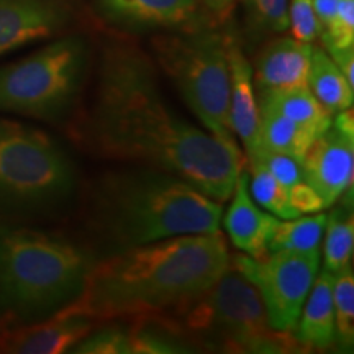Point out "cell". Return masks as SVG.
Segmentation results:
<instances>
[{"instance_id": "cell-1", "label": "cell", "mask_w": 354, "mask_h": 354, "mask_svg": "<svg viewBox=\"0 0 354 354\" xmlns=\"http://www.w3.org/2000/svg\"><path fill=\"white\" fill-rule=\"evenodd\" d=\"M91 135L107 156L169 172L221 203L245 165L241 151L167 105L151 59L127 43L109 44L102 55Z\"/></svg>"}, {"instance_id": "cell-2", "label": "cell", "mask_w": 354, "mask_h": 354, "mask_svg": "<svg viewBox=\"0 0 354 354\" xmlns=\"http://www.w3.org/2000/svg\"><path fill=\"white\" fill-rule=\"evenodd\" d=\"M230 266L220 230L180 234L95 261L76 304L94 320L154 315L201 297Z\"/></svg>"}, {"instance_id": "cell-3", "label": "cell", "mask_w": 354, "mask_h": 354, "mask_svg": "<svg viewBox=\"0 0 354 354\" xmlns=\"http://www.w3.org/2000/svg\"><path fill=\"white\" fill-rule=\"evenodd\" d=\"M221 215L223 203L151 167L110 172L94 190L95 221L118 251L180 234L218 232Z\"/></svg>"}, {"instance_id": "cell-4", "label": "cell", "mask_w": 354, "mask_h": 354, "mask_svg": "<svg viewBox=\"0 0 354 354\" xmlns=\"http://www.w3.org/2000/svg\"><path fill=\"white\" fill-rule=\"evenodd\" d=\"M95 261L68 238L0 223V313L26 326L69 307Z\"/></svg>"}, {"instance_id": "cell-5", "label": "cell", "mask_w": 354, "mask_h": 354, "mask_svg": "<svg viewBox=\"0 0 354 354\" xmlns=\"http://www.w3.org/2000/svg\"><path fill=\"white\" fill-rule=\"evenodd\" d=\"M76 184L73 159L48 133L0 117V216L59 209Z\"/></svg>"}, {"instance_id": "cell-6", "label": "cell", "mask_w": 354, "mask_h": 354, "mask_svg": "<svg viewBox=\"0 0 354 354\" xmlns=\"http://www.w3.org/2000/svg\"><path fill=\"white\" fill-rule=\"evenodd\" d=\"M184 330L209 346L232 353H294V335L271 326L256 287L233 266L201 297L177 308Z\"/></svg>"}, {"instance_id": "cell-7", "label": "cell", "mask_w": 354, "mask_h": 354, "mask_svg": "<svg viewBox=\"0 0 354 354\" xmlns=\"http://www.w3.org/2000/svg\"><path fill=\"white\" fill-rule=\"evenodd\" d=\"M153 51L185 105L203 128L233 151H241L230 125V68L225 35L190 30L158 35Z\"/></svg>"}, {"instance_id": "cell-8", "label": "cell", "mask_w": 354, "mask_h": 354, "mask_svg": "<svg viewBox=\"0 0 354 354\" xmlns=\"http://www.w3.org/2000/svg\"><path fill=\"white\" fill-rule=\"evenodd\" d=\"M88 63L81 37L56 39L0 68V112L59 122L76 104Z\"/></svg>"}, {"instance_id": "cell-9", "label": "cell", "mask_w": 354, "mask_h": 354, "mask_svg": "<svg viewBox=\"0 0 354 354\" xmlns=\"http://www.w3.org/2000/svg\"><path fill=\"white\" fill-rule=\"evenodd\" d=\"M320 261L322 251H272L259 258L238 254L232 266L256 287L272 328L294 335Z\"/></svg>"}, {"instance_id": "cell-10", "label": "cell", "mask_w": 354, "mask_h": 354, "mask_svg": "<svg viewBox=\"0 0 354 354\" xmlns=\"http://www.w3.org/2000/svg\"><path fill=\"white\" fill-rule=\"evenodd\" d=\"M300 166L304 180L322 197L325 207L335 205L353 185L354 133L331 122L310 145Z\"/></svg>"}, {"instance_id": "cell-11", "label": "cell", "mask_w": 354, "mask_h": 354, "mask_svg": "<svg viewBox=\"0 0 354 354\" xmlns=\"http://www.w3.org/2000/svg\"><path fill=\"white\" fill-rule=\"evenodd\" d=\"M66 20L59 0H0V56L51 37Z\"/></svg>"}, {"instance_id": "cell-12", "label": "cell", "mask_w": 354, "mask_h": 354, "mask_svg": "<svg viewBox=\"0 0 354 354\" xmlns=\"http://www.w3.org/2000/svg\"><path fill=\"white\" fill-rule=\"evenodd\" d=\"M94 322L74 302L46 320L20 326L8 338L6 349L20 354L68 353L91 333Z\"/></svg>"}, {"instance_id": "cell-13", "label": "cell", "mask_w": 354, "mask_h": 354, "mask_svg": "<svg viewBox=\"0 0 354 354\" xmlns=\"http://www.w3.org/2000/svg\"><path fill=\"white\" fill-rule=\"evenodd\" d=\"M230 68V125L241 140L246 158L259 149V105L256 99L253 66L243 55L240 44L225 35Z\"/></svg>"}, {"instance_id": "cell-14", "label": "cell", "mask_w": 354, "mask_h": 354, "mask_svg": "<svg viewBox=\"0 0 354 354\" xmlns=\"http://www.w3.org/2000/svg\"><path fill=\"white\" fill-rule=\"evenodd\" d=\"M232 202L223 216V227L238 250L253 258L268 253V245L279 218L261 210L248 190V172L241 169L234 184Z\"/></svg>"}, {"instance_id": "cell-15", "label": "cell", "mask_w": 354, "mask_h": 354, "mask_svg": "<svg viewBox=\"0 0 354 354\" xmlns=\"http://www.w3.org/2000/svg\"><path fill=\"white\" fill-rule=\"evenodd\" d=\"M313 44L294 37L274 39L261 51L253 69L254 87L263 91L308 87Z\"/></svg>"}, {"instance_id": "cell-16", "label": "cell", "mask_w": 354, "mask_h": 354, "mask_svg": "<svg viewBox=\"0 0 354 354\" xmlns=\"http://www.w3.org/2000/svg\"><path fill=\"white\" fill-rule=\"evenodd\" d=\"M110 21L146 28H179L192 24L198 0H97Z\"/></svg>"}, {"instance_id": "cell-17", "label": "cell", "mask_w": 354, "mask_h": 354, "mask_svg": "<svg viewBox=\"0 0 354 354\" xmlns=\"http://www.w3.org/2000/svg\"><path fill=\"white\" fill-rule=\"evenodd\" d=\"M295 339L305 349L325 351L335 343L333 276L322 271L317 274L300 312Z\"/></svg>"}, {"instance_id": "cell-18", "label": "cell", "mask_w": 354, "mask_h": 354, "mask_svg": "<svg viewBox=\"0 0 354 354\" xmlns=\"http://www.w3.org/2000/svg\"><path fill=\"white\" fill-rule=\"evenodd\" d=\"M258 105L276 110L297 125L315 133L317 136L322 135L333 120V115L315 99L308 87L263 91L259 92Z\"/></svg>"}, {"instance_id": "cell-19", "label": "cell", "mask_w": 354, "mask_h": 354, "mask_svg": "<svg viewBox=\"0 0 354 354\" xmlns=\"http://www.w3.org/2000/svg\"><path fill=\"white\" fill-rule=\"evenodd\" d=\"M307 86L331 115L353 107L354 87L322 48L313 46Z\"/></svg>"}, {"instance_id": "cell-20", "label": "cell", "mask_w": 354, "mask_h": 354, "mask_svg": "<svg viewBox=\"0 0 354 354\" xmlns=\"http://www.w3.org/2000/svg\"><path fill=\"white\" fill-rule=\"evenodd\" d=\"M315 133L302 128L276 110L259 105V148L286 154L302 162Z\"/></svg>"}, {"instance_id": "cell-21", "label": "cell", "mask_w": 354, "mask_h": 354, "mask_svg": "<svg viewBox=\"0 0 354 354\" xmlns=\"http://www.w3.org/2000/svg\"><path fill=\"white\" fill-rule=\"evenodd\" d=\"M326 215L323 212L310 215H300L297 218L281 220L268 245V253L272 251H297V253H312L322 251L320 243L325 233Z\"/></svg>"}, {"instance_id": "cell-22", "label": "cell", "mask_w": 354, "mask_h": 354, "mask_svg": "<svg viewBox=\"0 0 354 354\" xmlns=\"http://www.w3.org/2000/svg\"><path fill=\"white\" fill-rule=\"evenodd\" d=\"M354 251V218L346 207L326 215L323 233V271L331 276L351 266Z\"/></svg>"}, {"instance_id": "cell-23", "label": "cell", "mask_w": 354, "mask_h": 354, "mask_svg": "<svg viewBox=\"0 0 354 354\" xmlns=\"http://www.w3.org/2000/svg\"><path fill=\"white\" fill-rule=\"evenodd\" d=\"M248 190L261 209L281 220L297 218V212L292 209L289 190L258 162H248Z\"/></svg>"}, {"instance_id": "cell-24", "label": "cell", "mask_w": 354, "mask_h": 354, "mask_svg": "<svg viewBox=\"0 0 354 354\" xmlns=\"http://www.w3.org/2000/svg\"><path fill=\"white\" fill-rule=\"evenodd\" d=\"M335 343L342 353H351L354 346V274L353 268L333 276Z\"/></svg>"}, {"instance_id": "cell-25", "label": "cell", "mask_w": 354, "mask_h": 354, "mask_svg": "<svg viewBox=\"0 0 354 354\" xmlns=\"http://www.w3.org/2000/svg\"><path fill=\"white\" fill-rule=\"evenodd\" d=\"M131 354H161V353H189L185 344L177 339L174 330L154 328L151 325H136L130 330Z\"/></svg>"}, {"instance_id": "cell-26", "label": "cell", "mask_w": 354, "mask_h": 354, "mask_svg": "<svg viewBox=\"0 0 354 354\" xmlns=\"http://www.w3.org/2000/svg\"><path fill=\"white\" fill-rule=\"evenodd\" d=\"M246 7L256 30L272 33L289 30V0H246Z\"/></svg>"}, {"instance_id": "cell-27", "label": "cell", "mask_w": 354, "mask_h": 354, "mask_svg": "<svg viewBox=\"0 0 354 354\" xmlns=\"http://www.w3.org/2000/svg\"><path fill=\"white\" fill-rule=\"evenodd\" d=\"M76 354H131L130 331L123 328L99 330L97 333H88L76 346L71 349Z\"/></svg>"}, {"instance_id": "cell-28", "label": "cell", "mask_w": 354, "mask_h": 354, "mask_svg": "<svg viewBox=\"0 0 354 354\" xmlns=\"http://www.w3.org/2000/svg\"><path fill=\"white\" fill-rule=\"evenodd\" d=\"M318 37L325 50L354 46V0H339L333 19Z\"/></svg>"}, {"instance_id": "cell-29", "label": "cell", "mask_w": 354, "mask_h": 354, "mask_svg": "<svg viewBox=\"0 0 354 354\" xmlns=\"http://www.w3.org/2000/svg\"><path fill=\"white\" fill-rule=\"evenodd\" d=\"M248 162H258V165L266 167L287 190L299 184L300 180H304L300 162L297 159L286 156V154L272 153L259 148L253 156L248 158Z\"/></svg>"}, {"instance_id": "cell-30", "label": "cell", "mask_w": 354, "mask_h": 354, "mask_svg": "<svg viewBox=\"0 0 354 354\" xmlns=\"http://www.w3.org/2000/svg\"><path fill=\"white\" fill-rule=\"evenodd\" d=\"M289 21L292 37L295 39L313 43L318 38L313 0H289Z\"/></svg>"}, {"instance_id": "cell-31", "label": "cell", "mask_w": 354, "mask_h": 354, "mask_svg": "<svg viewBox=\"0 0 354 354\" xmlns=\"http://www.w3.org/2000/svg\"><path fill=\"white\" fill-rule=\"evenodd\" d=\"M289 201L292 209L297 212L299 216L317 214V212L326 209L322 197L305 180H300L299 184L289 189Z\"/></svg>"}, {"instance_id": "cell-32", "label": "cell", "mask_w": 354, "mask_h": 354, "mask_svg": "<svg viewBox=\"0 0 354 354\" xmlns=\"http://www.w3.org/2000/svg\"><path fill=\"white\" fill-rule=\"evenodd\" d=\"M328 53L333 63L338 66L346 81L354 87V46L351 48H330Z\"/></svg>"}, {"instance_id": "cell-33", "label": "cell", "mask_w": 354, "mask_h": 354, "mask_svg": "<svg viewBox=\"0 0 354 354\" xmlns=\"http://www.w3.org/2000/svg\"><path fill=\"white\" fill-rule=\"evenodd\" d=\"M339 6V0H313V13L318 25V35L328 26Z\"/></svg>"}, {"instance_id": "cell-34", "label": "cell", "mask_w": 354, "mask_h": 354, "mask_svg": "<svg viewBox=\"0 0 354 354\" xmlns=\"http://www.w3.org/2000/svg\"><path fill=\"white\" fill-rule=\"evenodd\" d=\"M207 2H209L210 6H214L216 10H223V8L228 7L230 0H207Z\"/></svg>"}]
</instances>
